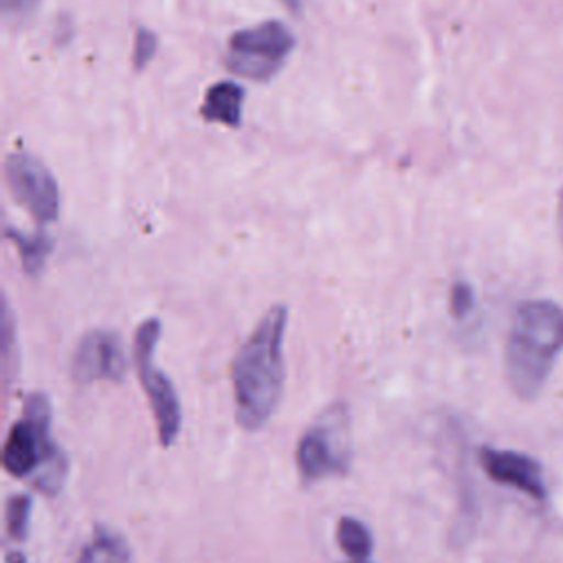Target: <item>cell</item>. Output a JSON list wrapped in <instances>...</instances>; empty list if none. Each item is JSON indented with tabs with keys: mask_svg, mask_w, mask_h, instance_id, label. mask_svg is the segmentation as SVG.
Returning <instances> with one entry per match:
<instances>
[{
	"mask_svg": "<svg viewBox=\"0 0 563 563\" xmlns=\"http://www.w3.org/2000/svg\"><path fill=\"white\" fill-rule=\"evenodd\" d=\"M556 222H559V235L563 240V191H561V200H559V211H556Z\"/></svg>",
	"mask_w": 563,
	"mask_h": 563,
	"instance_id": "19",
	"label": "cell"
},
{
	"mask_svg": "<svg viewBox=\"0 0 563 563\" xmlns=\"http://www.w3.org/2000/svg\"><path fill=\"white\" fill-rule=\"evenodd\" d=\"M31 506L33 499L26 493H18L7 499V532L13 541H22L29 532V519H31Z\"/></svg>",
	"mask_w": 563,
	"mask_h": 563,
	"instance_id": "14",
	"label": "cell"
},
{
	"mask_svg": "<svg viewBox=\"0 0 563 563\" xmlns=\"http://www.w3.org/2000/svg\"><path fill=\"white\" fill-rule=\"evenodd\" d=\"M156 48H158L156 35L150 29L139 26L136 35H134V48H132L134 70H143L152 62V57L156 55Z\"/></svg>",
	"mask_w": 563,
	"mask_h": 563,
	"instance_id": "15",
	"label": "cell"
},
{
	"mask_svg": "<svg viewBox=\"0 0 563 563\" xmlns=\"http://www.w3.org/2000/svg\"><path fill=\"white\" fill-rule=\"evenodd\" d=\"M292 48L295 35L288 26L266 20L231 35L224 64L240 77L266 81L282 68Z\"/></svg>",
	"mask_w": 563,
	"mask_h": 563,
	"instance_id": "5",
	"label": "cell"
},
{
	"mask_svg": "<svg viewBox=\"0 0 563 563\" xmlns=\"http://www.w3.org/2000/svg\"><path fill=\"white\" fill-rule=\"evenodd\" d=\"M561 352L563 308L550 299L523 301L512 317L504 352L510 389L523 400L537 398Z\"/></svg>",
	"mask_w": 563,
	"mask_h": 563,
	"instance_id": "2",
	"label": "cell"
},
{
	"mask_svg": "<svg viewBox=\"0 0 563 563\" xmlns=\"http://www.w3.org/2000/svg\"><path fill=\"white\" fill-rule=\"evenodd\" d=\"M7 235H9V240L15 244L24 271L31 273V275L40 273L42 266H44V262H46V257H48V253H51V240H48V235H44V233L26 235V233L15 231V229H7Z\"/></svg>",
	"mask_w": 563,
	"mask_h": 563,
	"instance_id": "12",
	"label": "cell"
},
{
	"mask_svg": "<svg viewBox=\"0 0 563 563\" xmlns=\"http://www.w3.org/2000/svg\"><path fill=\"white\" fill-rule=\"evenodd\" d=\"M350 413L336 402L325 407L297 442V471L303 484L343 475L350 466Z\"/></svg>",
	"mask_w": 563,
	"mask_h": 563,
	"instance_id": "4",
	"label": "cell"
},
{
	"mask_svg": "<svg viewBox=\"0 0 563 563\" xmlns=\"http://www.w3.org/2000/svg\"><path fill=\"white\" fill-rule=\"evenodd\" d=\"M449 306H451L453 317L464 319V317L473 310V306H475V292H473V288H471L466 282H455L453 288H451Z\"/></svg>",
	"mask_w": 563,
	"mask_h": 563,
	"instance_id": "16",
	"label": "cell"
},
{
	"mask_svg": "<svg viewBox=\"0 0 563 563\" xmlns=\"http://www.w3.org/2000/svg\"><path fill=\"white\" fill-rule=\"evenodd\" d=\"M73 378L81 385L95 380L119 383L125 374V354L114 332L92 330L81 336L73 356Z\"/></svg>",
	"mask_w": 563,
	"mask_h": 563,
	"instance_id": "8",
	"label": "cell"
},
{
	"mask_svg": "<svg viewBox=\"0 0 563 563\" xmlns=\"http://www.w3.org/2000/svg\"><path fill=\"white\" fill-rule=\"evenodd\" d=\"M336 541L341 550L354 561H365L372 552V534L367 526L354 517H341L336 526Z\"/></svg>",
	"mask_w": 563,
	"mask_h": 563,
	"instance_id": "13",
	"label": "cell"
},
{
	"mask_svg": "<svg viewBox=\"0 0 563 563\" xmlns=\"http://www.w3.org/2000/svg\"><path fill=\"white\" fill-rule=\"evenodd\" d=\"M286 306H273L238 350L231 365L235 416L242 429L257 431L275 413L284 389Z\"/></svg>",
	"mask_w": 563,
	"mask_h": 563,
	"instance_id": "1",
	"label": "cell"
},
{
	"mask_svg": "<svg viewBox=\"0 0 563 563\" xmlns=\"http://www.w3.org/2000/svg\"><path fill=\"white\" fill-rule=\"evenodd\" d=\"M479 464L493 482L510 486L532 499H545L543 468L534 457L510 449L484 446L479 449Z\"/></svg>",
	"mask_w": 563,
	"mask_h": 563,
	"instance_id": "9",
	"label": "cell"
},
{
	"mask_svg": "<svg viewBox=\"0 0 563 563\" xmlns=\"http://www.w3.org/2000/svg\"><path fill=\"white\" fill-rule=\"evenodd\" d=\"M2 466L13 477L35 475L33 482L44 495L62 490L68 462L51 440V402L42 391L26 396L24 413L7 435Z\"/></svg>",
	"mask_w": 563,
	"mask_h": 563,
	"instance_id": "3",
	"label": "cell"
},
{
	"mask_svg": "<svg viewBox=\"0 0 563 563\" xmlns=\"http://www.w3.org/2000/svg\"><path fill=\"white\" fill-rule=\"evenodd\" d=\"M352 563H367V561H352Z\"/></svg>",
	"mask_w": 563,
	"mask_h": 563,
	"instance_id": "21",
	"label": "cell"
},
{
	"mask_svg": "<svg viewBox=\"0 0 563 563\" xmlns=\"http://www.w3.org/2000/svg\"><path fill=\"white\" fill-rule=\"evenodd\" d=\"M242 101H244V90L240 84L231 79L216 81L207 90L200 112L207 121L238 128L242 121Z\"/></svg>",
	"mask_w": 563,
	"mask_h": 563,
	"instance_id": "10",
	"label": "cell"
},
{
	"mask_svg": "<svg viewBox=\"0 0 563 563\" xmlns=\"http://www.w3.org/2000/svg\"><path fill=\"white\" fill-rule=\"evenodd\" d=\"M4 561L7 563H26V556L20 550H11V552H7Z\"/></svg>",
	"mask_w": 563,
	"mask_h": 563,
	"instance_id": "18",
	"label": "cell"
},
{
	"mask_svg": "<svg viewBox=\"0 0 563 563\" xmlns=\"http://www.w3.org/2000/svg\"><path fill=\"white\" fill-rule=\"evenodd\" d=\"M292 13H297V11H301V4H303V0H282Z\"/></svg>",
	"mask_w": 563,
	"mask_h": 563,
	"instance_id": "20",
	"label": "cell"
},
{
	"mask_svg": "<svg viewBox=\"0 0 563 563\" xmlns=\"http://www.w3.org/2000/svg\"><path fill=\"white\" fill-rule=\"evenodd\" d=\"M7 185L15 200L37 220L53 222L59 213V189L53 174L31 154L15 152L7 158Z\"/></svg>",
	"mask_w": 563,
	"mask_h": 563,
	"instance_id": "7",
	"label": "cell"
},
{
	"mask_svg": "<svg viewBox=\"0 0 563 563\" xmlns=\"http://www.w3.org/2000/svg\"><path fill=\"white\" fill-rule=\"evenodd\" d=\"M40 0H0L2 4V11L7 18H13V20H22L26 18L29 13H33V9L37 7Z\"/></svg>",
	"mask_w": 563,
	"mask_h": 563,
	"instance_id": "17",
	"label": "cell"
},
{
	"mask_svg": "<svg viewBox=\"0 0 563 563\" xmlns=\"http://www.w3.org/2000/svg\"><path fill=\"white\" fill-rule=\"evenodd\" d=\"M158 336H161V321L158 319L143 321L134 334V361H136L141 385L150 400L152 416L156 420L158 440L163 446H169L180 431L183 411H180V400L172 380L167 378V374L161 372V367L154 365V350H156Z\"/></svg>",
	"mask_w": 563,
	"mask_h": 563,
	"instance_id": "6",
	"label": "cell"
},
{
	"mask_svg": "<svg viewBox=\"0 0 563 563\" xmlns=\"http://www.w3.org/2000/svg\"><path fill=\"white\" fill-rule=\"evenodd\" d=\"M79 563H128V545L112 530L99 528L84 548Z\"/></svg>",
	"mask_w": 563,
	"mask_h": 563,
	"instance_id": "11",
	"label": "cell"
}]
</instances>
